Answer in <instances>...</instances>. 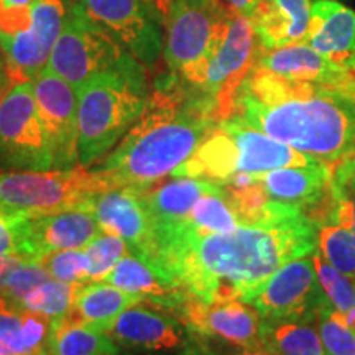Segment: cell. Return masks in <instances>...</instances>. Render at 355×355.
<instances>
[{"mask_svg":"<svg viewBox=\"0 0 355 355\" xmlns=\"http://www.w3.org/2000/svg\"><path fill=\"white\" fill-rule=\"evenodd\" d=\"M254 66L293 81L321 84L331 89L339 86L349 74L347 69L331 63L306 43L260 50Z\"/></svg>","mask_w":355,"mask_h":355,"instance_id":"obj_21","label":"cell"},{"mask_svg":"<svg viewBox=\"0 0 355 355\" xmlns=\"http://www.w3.org/2000/svg\"><path fill=\"white\" fill-rule=\"evenodd\" d=\"M188 336L217 340L235 349H266L265 319L255 306L242 300L206 303L188 295L173 313Z\"/></svg>","mask_w":355,"mask_h":355,"instance_id":"obj_10","label":"cell"},{"mask_svg":"<svg viewBox=\"0 0 355 355\" xmlns=\"http://www.w3.org/2000/svg\"><path fill=\"white\" fill-rule=\"evenodd\" d=\"M83 285H73L60 279H50L30 293L21 303V311L42 314L50 319L68 316L73 309L74 300Z\"/></svg>","mask_w":355,"mask_h":355,"instance_id":"obj_28","label":"cell"},{"mask_svg":"<svg viewBox=\"0 0 355 355\" xmlns=\"http://www.w3.org/2000/svg\"><path fill=\"white\" fill-rule=\"evenodd\" d=\"M24 220L25 217L10 216L0 211V257L12 255L21 259L20 234Z\"/></svg>","mask_w":355,"mask_h":355,"instance_id":"obj_35","label":"cell"},{"mask_svg":"<svg viewBox=\"0 0 355 355\" xmlns=\"http://www.w3.org/2000/svg\"><path fill=\"white\" fill-rule=\"evenodd\" d=\"M105 283L140 296L144 303L173 314L188 293L159 273L153 265L133 252L121 259L104 279Z\"/></svg>","mask_w":355,"mask_h":355,"instance_id":"obj_22","label":"cell"},{"mask_svg":"<svg viewBox=\"0 0 355 355\" xmlns=\"http://www.w3.org/2000/svg\"><path fill=\"white\" fill-rule=\"evenodd\" d=\"M102 232L94 212L86 209L25 217L20 234L21 259L38 261L53 252L84 248Z\"/></svg>","mask_w":355,"mask_h":355,"instance_id":"obj_14","label":"cell"},{"mask_svg":"<svg viewBox=\"0 0 355 355\" xmlns=\"http://www.w3.org/2000/svg\"><path fill=\"white\" fill-rule=\"evenodd\" d=\"M219 122L217 102L170 73L157 83L145 112L96 170L110 188L146 189L184 165Z\"/></svg>","mask_w":355,"mask_h":355,"instance_id":"obj_2","label":"cell"},{"mask_svg":"<svg viewBox=\"0 0 355 355\" xmlns=\"http://www.w3.org/2000/svg\"><path fill=\"white\" fill-rule=\"evenodd\" d=\"M220 125L230 133L237 146L239 175H260L278 168L311 166L319 163L316 158L250 127L237 115L220 121Z\"/></svg>","mask_w":355,"mask_h":355,"instance_id":"obj_17","label":"cell"},{"mask_svg":"<svg viewBox=\"0 0 355 355\" xmlns=\"http://www.w3.org/2000/svg\"><path fill=\"white\" fill-rule=\"evenodd\" d=\"M0 168L8 171L53 170L50 144L32 81L13 84L0 97Z\"/></svg>","mask_w":355,"mask_h":355,"instance_id":"obj_8","label":"cell"},{"mask_svg":"<svg viewBox=\"0 0 355 355\" xmlns=\"http://www.w3.org/2000/svg\"><path fill=\"white\" fill-rule=\"evenodd\" d=\"M313 263L319 283L329 304L345 318L350 327L355 324V279L339 272L322 259L319 252H313Z\"/></svg>","mask_w":355,"mask_h":355,"instance_id":"obj_27","label":"cell"},{"mask_svg":"<svg viewBox=\"0 0 355 355\" xmlns=\"http://www.w3.org/2000/svg\"><path fill=\"white\" fill-rule=\"evenodd\" d=\"M265 345L278 355H326L313 321H265Z\"/></svg>","mask_w":355,"mask_h":355,"instance_id":"obj_26","label":"cell"},{"mask_svg":"<svg viewBox=\"0 0 355 355\" xmlns=\"http://www.w3.org/2000/svg\"><path fill=\"white\" fill-rule=\"evenodd\" d=\"M344 159H345V163H347L349 170H350V173H352V178L355 181V145L349 150L347 153L344 155Z\"/></svg>","mask_w":355,"mask_h":355,"instance_id":"obj_43","label":"cell"},{"mask_svg":"<svg viewBox=\"0 0 355 355\" xmlns=\"http://www.w3.org/2000/svg\"><path fill=\"white\" fill-rule=\"evenodd\" d=\"M241 220L235 209L230 204L227 193L222 188V184H217L209 193L202 194L194 204L193 211L184 224L175 232L159 237L155 241L152 254L158 243L168 241V239L178 237V235H194V237H202V235L220 234V232H232L237 227H241ZM150 254V257H152ZM148 257V260H150ZM146 260V261H148Z\"/></svg>","mask_w":355,"mask_h":355,"instance_id":"obj_23","label":"cell"},{"mask_svg":"<svg viewBox=\"0 0 355 355\" xmlns=\"http://www.w3.org/2000/svg\"><path fill=\"white\" fill-rule=\"evenodd\" d=\"M206 350H207V355H278L268 349H237V350H232V352H225V354L214 352V350H211L209 347H206Z\"/></svg>","mask_w":355,"mask_h":355,"instance_id":"obj_42","label":"cell"},{"mask_svg":"<svg viewBox=\"0 0 355 355\" xmlns=\"http://www.w3.org/2000/svg\"><path fill=\"white\" fill-rule=\"evenodd\" d=\"M7 309H10V306H8L6 298H3V296H2V293H0V311H7Z\"/></svg>","mask_w":355,"mask_h":355,"instance_id":"obj_45","label":"cell"},{"mask_svg":"<svg viewBox=\"0 0 355 355\" xmlns=\"http://www.w3.org/2000/svg\"><path fill=\"white\" fill-rule=\"evenodd\" d=\"M316 322L326 355H355V331L339 311L329 303L324 304Z\"/></svg>","mask_w":355,"mask_h":355,"instance_id":"obj_31","label":"cell"},{"mask_svg":"<svg viewBox=\"0 0 355 355\" xmlns=\"http://www.w3.org/2000/svg\"><path fill=\"white\" fill-rule=\"evenodd\" d=\"M10 87H12V81H10V76H8L6 55H3L2 48H0V97L6 94Z\"/></svg>","mask_w":355,"mask_h":355,"instance_id":"obj_40","label":"cell"},{"mask_svg":"<svg viewBox=\"0 0 355 355\" xmlns=\"http://www.w3.org/2000/svg\"><path fill=\"white\" fill-rule=\"evenodd\" d=\"M334 91H337L340 96H344L345 99H349L350 102H354L355 104V69L349 71L347 78H345L344 81L334 89Z\"/></svg>","mask_w":355,"mask_h":355,"instance_id":"obj_38","label":"cell"},{"mask_svg":"<svg viewBox=\"0 0 355 355\" xmlns=\"http://www.w3.org/2000/svg\"><path fill=\"white\" fill-rule=\"evenodd\" d=\"M319 224L301 209L232 232L178 235L155 247L148 263L206 303L245 301L283 265L318 250Z\"/></svg>","mask_w":355,"mask_h":355,"instance_id":"obj_1","label":"cell"},{"mask_svg":"<svg viewBox=\"0 0 355 355\" xmlns=\"http://www.w3.org/2000/svg\"><path fill=\"white\" fill-rule=\"evenodd\" d=\"M132 58L135 56L102 28L78 0H71L64 28L46 68L76 89L96 74L121 68Z\"/></svg>","mask_w":355,"mask_h":355,"instance_id":"obj_7","label":"cell"},{"mask_svg":"<svg viewBox=\"0 0 355 355\" xmlns=\"http://www.w3.org/2000/svg\"><path fill=\"white\" fill-rule=\"evenodd\" d=\"M32 86L50 144L53 170H73L79 166L76 89L50 68L33 78Z\"/></svg>","mask_w":355,"mask_h":355,"instance_id":"obj_13","label":"cell"},{"mask_svg":"<svg viewBox=\"0 0 355 355\" xmlns=\"http://www.w3.org/2000/svg\"><path fill=\"white\" fill-rule=\"evenodd\" d=\"M121 345L104 331L69 318L51 319L43 355H119Z\"/></svg>","mask_w":355,"mask_h":355,"instance_id":"obj_25","label":"cell"},{"mask_svg":"<svg viewBox=\"0 0 355 355\" xmlns=\"http://www.w3.org/2000/svg\"><path fill=\"white\" fill-rule=\"evenodd\" d=\"M227 17L222 0H170L163 42L170 73L194 86L224 33Z\"/></svg>","mask_w":355,"mask_h":355,"instance_id":"obj_6","label":"cell"},{"mask_svg":"<svg viewBox=\"0 0 355 355\" xmlns=\"http://www.w3.org/2000/svg\"><path fill=\"white\" fill-rule=\"evenodd\" d=\"M17 355H40V354H17Z\"/></svg>","mask_w":355,"mask_h":355,"instance_id":"obj_47","label":"cell"},{"mask_svg":"<svg viewBox=\"0 0 355 355\" xmlns=\"http://www.w3.org/2000/svg\"><path fill=\"white\" fill-rule=\"evenodd\" d=\"M112 189L97 170L8 171L0 175V211L10 216L38 217L61 211H92L102 191Z\"/></svg>","mask_w":355,"mask_h":355,"instance_id":"obj_5","label":"cell"},{"mask_svg":"<svg viewBox=\"0 0 355 355\" xmlns=\"http://www.w3.org/2000/svg\"><path fill=\"white\" fill-rule=\"evenodd\" d=\"M89 15L107 30L145 68L163 55L165 19L146 0H78Z\"/></svg>","mask_w":355,"mask_h":355,"instance_id":"obj_12","label":"cell"},{"mask_svg":"<svg viewBox=\"0 0 355 355\" xmlns=\"http://www.w3.org/2000/svg\"><path fill=\"white\" fill-rule=\"evenodd\" d=\"M311 255L283 265L247 296V303L255 306L265 321H316L319 309L329 303Z\"/></svg>","mask_w":355,"mask_h":355,"instance_id":"obj_11","label":"cell"},{"mask_svg":"<svg viewBox=\"0 0 355 355\" xmlns=\"http://www.w3.org/2000/svg\"><path fill=\"white\" fill-rule=\"evenodd\" d=\"M89 260V273H91V283L104 282L105 277L112 272L115 265L123 259L132 248L123 239L114 234L102 232L101 235L84 247Z\"/></svg>","mask_w":355,"mask_h":355,"instance_id":"obj_32","label":"cell"},{"mask_svg":"<svg viewBox=\"0 0 355 355\" xmlns=\"http://www.w3.org/2000/svg\"><path fill=\"white\" fill-rule=\"evenodd\" d=\"M327 168L331 171V188L334 199L329 220L355 235V181L352 173L344 157Z\"/></svg>","mask_w":355,"mask_h":355,"instance_id":"obj_30","label":"cell"},{"mask_svg":"<svg viewBox=\"0 0 355 355\" xmlns=\"http://www.w3.org/2000/svg\"><path fill=\"white\" fill-rule=\"evenodd\" d=\"M53 277L48 270L37 261H24L13 270L10 277L2 286L0 293L13 311H21V303L26 296L43 283L50 282Z\"/></svg>","mask_w":355,"mask_h":355,"instance_id":"obj_34","label":"cell"},{"mask_svg":"<svg viewBox=\"0 0 355 355\" xmlns=\"http://www.w3.org/2000/svg\"><path fill=\"white\" fill-rule=\"evenodd\" d=\"M222 2H224V6L227 7L230 12H235L239 13V15L252 19L257 7H259L260 0H222Z\"/></svg>","mask_w":355,"mask_h":355,"instance_id":"obj_36","label":"cell"},{"mask_svg":"<svg viewBox=\"0 0 355 355\" xmlns=\"http://www.w3.org/2000/svg\"><path fill=\"white\" fill-rule=\"evenodd\" d=\"M139 303H144L140 296L123 291L110 283L99 282L81 286L73 309L66 318L101 329L105 324L114 321L123 309Z\"/></svg>","mask_w":355,"mask_h":355,"instance_id":"obj_24","label":"cell"},{"mask_svg":"<svg viewBox=\"0 0 355 355\" xmlns=\"http://www.w3.org/2000/svg\"><path fill=\"white\" fill-rule=\"evenodd\" d=\"M146 2L152 3V6H155V7H158V8H159V0H146ZM159 12H162V10H159Z\"/></svg>","mask_w":355,"mask_h":355,"instance_id":"obj_46","label":"cell"},{"mask_svg":"<svg viewBox=\"0 0 355 355\" xmlns=\"http://www.w3.org/2000/svg\"><path fill=\"white\" fill-rule=\"evenodd\" d=\"M180 355H207V350L206 345H204L201 340L189 336L188 343L183 345V350H181Z\"/></svg>","mask_w":355,"mask_h":355,"instance_id":"obj_41","label":"cell"},{"mask_svg":"<svg viewBox=\"0 0 355 355\" xmlns=\"http://www.w3.org/2000/svg\"><path fill=\"white\" fill-rule=\"evenodd\" d=\"M115 344L139 352H170L183 347L189 336L173 314L146 303L123 309L114 321L101 327Z\"/></svg>","mask_w":355,"mask_h":355,"instance_id":"obj_15","label":"cell"},{"mask_svg":"<svg viewBox=\"0 0 355 355\" xmlns=\"http://www.w3.org/2000/svg\"><path fill=\"white\" fill-rule=\"evenodd\" d=\"M354 331H355V324H354Z\"/></svg>","mask_w":355,"mask_h":355,"instance_id":"obj_48","label":"cell"},{"mask_svg":"<svg viewBox=\"0 0 355 355\" xmlns=\"http://www.w3.org/2000/svg\"><path fill=\"white\" fill-rule=\"evenodd\" d=\"M40 263L48 270L55 279L73 285H87L91 283L89 273V260L84 248H73V250H58L40 259Z\"/></svg>","mask_w":355,"mask_h":355,"instance_id":"obj_33","label":"cell"},{"mask_svg":"<svg viewBox=\"0 0 355 355\" xmlns=\"http://www.w3.org/2000/svg\"><path fill=\"white\" fill-rule=\"evenodd\" d=\"M79 166H91L121 144L145 112L150 92L145 66L132 58L76 87Z\"/></svg>","mask_w":355,"mask_h":355,"instance_id":"obj_4","label":"cell"},{"mask_svg":"<svg viewBox=\"0 0 355 355\" xmlns=\"http://www.w3.org/2000/svg\"><path fill=\"white\" fill-rule=\"evenodd\" d=\"M168 6H170V0H159V10H162V13H163V19H165Z\"/></svg>","mask_w":355,"mask_h":355,"instance_id":"obj_44","label":"cell"},{"mask_svg":"<svg viewBox=\"0 0 355 355\" xmlns=\"http://www.w3.org/2000/svg\"><path fill=\"white\" fill-rule=\"evenodd\" d=\"M318 252L334 268L355 279V235L340 225H319Z\"/></svg>","mask_w":355,"mask_h":355,"instance_id":"obj_29","label":"cell"},{"mask_svg":"<svg viewBox=\"0 0 355 355\" xmlns=\"http://www.w3.org/2000/svg\"><path fill=\"white\" fill-rule=\"evenodd\" d=\"M232 115L331 166L355 145V104L321 84L254 66L235 92Z\"/></svg>","mask_w":355,"mask_h":355,"instance_id":"obj_3","label":"cell"},{"mask_svg":"<svg viewBox=\"0 0 355 355\" xmlns=\"http://www.w3.org/2000/svg\"><path fill=\"white\" fill-rule=\"evenodd\" d=\"M311 0H260L252 25L260 50L304 43L311 21Z\"/></svg>","mask_w":355,"mask_h":355,"instance_id":"obj_20","label":"cell"},{"mask_svg":"<svg viewBox=\"0 0 355 355\" xmlns=\"http://www.w3.org/2000/svg\"><path fill=\"white\" fill-rule=\"evenodd\" d=\"M24 261L25 260L19 259V257H12V255L0 257V286L7 282L13 270H15L20 263H24Z\"/></svg>","mask_w":355,"mask_h":355,"instance_id":"obj_37","label":"cell"},{"mask_svg":"<svg viewBox=\"0 0 355 355\" xmlns=\"http://www.w3.org/2000/svg\"><path fill=\"white\" fill-rule=\"evenodd\" d=\"M216 186L217 183L214 181L202 178L173 176V180L166 183H157L146 189H139L153 224V243L157 239L180 229L189 217L198 199Z\"/></svg>","mask_w":355,"mask_h":355,"instance_id":"obj_19","label":"cell"},{"mask_svg":"<svg viewBox=\"0 0 355 355\" xmlns=\"http://www.w3.org/2000/svg\"><path fill=\"white\" fill-rule=\"evenodd\" d=\"M306 44L344 69H355V12L336 0H314Z\"/></svg>","mask_w":355,"mask_h":355,"instance_id":"obj_18","label":"cell"},{"mask_svg":"<svg viewBox=\"0 0 355 355\" xmlns=\"http://www.w3.org/2000/svg\"><path fill=\"white\" fill-rule=\"evenodd\" d=\"M92 212L104 232L123 239L133 254L148 259L153 243V224L139 189L102 191L92 201Z\"/></svg>","mask_w":355,"mask_h":355,"instance_id":"obj_16","label":"cell"},{"mask_svg":"<svg viewBox=\"0 0 355 355\" xmlns=\"http://www.w3.org/2000/svg\"><path fill=\"white\" fill-rule=\"evenodd\" d=\"M35 0H0V13H15L26 10Z\"/></svg>","mask_w":355,"mask_h":355,"instance_id":"obj_39","label":"cell"},{"mask_svg":"<svg viewBox=\"0 0 355 355\" xmlns=\"http://www.w3.org/2000/svg\"><path fill=\"white\" fill-rule=\"evenodd\" d=\"M259 51L252 20L229 10L224 33L193 86L217 102L220 121L232 115L235 92L254 68Z\"/></svg>","mask_w":355,"mask_h":355,"instance_id":"obj_9","label":"cell"}]
</instances>
